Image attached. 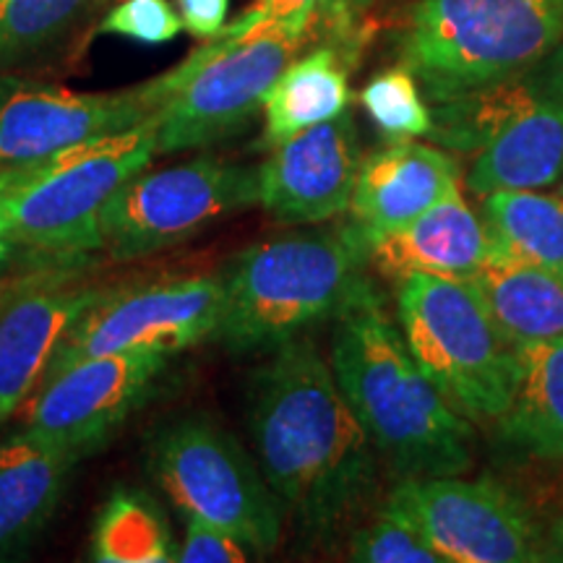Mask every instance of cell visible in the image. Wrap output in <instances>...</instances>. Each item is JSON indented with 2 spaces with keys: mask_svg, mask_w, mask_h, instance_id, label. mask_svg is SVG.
<instances>
[{
  "mask_svg": "<svg viewBox=\"0 0 563 563\" xmlns=\"http://www.w3.org/2000/svg\"><path fill=\"white\" fill-rule=\"evenodd\" d=\"M302 34L243 11L146 91L157 102V157L207 150L249 129L264 108L266 91L306 45Z\"/></svg>",
  "mask_w": 563,
  "mask_h": 563,
  "instance_id": "cell-6",
  "label": "cell"
},
{
  "mask_svg": "<svg viewBox=\"0 0 563 563\" xmlns=\"http://www.w3.org/2000/svg\"><path fill=\"white\" fill-rule=\"evenodd\" d=\"M559 188H561V194H563V173H561V178H559Z\"/></svg>",
  "mask_w": 563,
  "mask_h": 563,
  "instance_id": "cell-34",
  "label": "cell"
},
{
  "mask_svg": "<svg viewBox=\"0 0 563 563\" xmlns=\"http://www.w3.org/2000/svg\"><path fill=\"white\" fill-rule=\"evenodd\" d=\"M183 30L199 40L217 37L228 26L230 0H175Z\"/></svg>",
  "mask_w": 563,
  "mask_h": 563,
  "instance_id": "cell-30",
  "label": "cell"
},
{
  "mask_svg": "<svg viewBox=\"0 0 563 563\" xmlns=\"http://www.w3.org/2000/svg\"><path fill=\"white\" fill-rule=\"evenodd\" d=\"M563 42V0H415L399 63L428 104L509 79Z\"/></svg>",
  "mask_w": 563,
  "mask_h": 563,
  "instance_id": "cell-4",
  "label": "cell"
},
{
  "mask_svg": "<svg viewBox=\"0 0 563 563\" xmlns=\"http://www.w3.org/2000/svg\"><path fill=\"white\" fill-rule=\"evenodd\" d=\"M361 102L384 141H412L428 136L433 125L431 104L405 66L382 70L363 89Z\"/></svg>",
  "mask_w": 563,
  "mask_h": 563,
  "instance_id": "cell-26",
  "label": "cell"
},
{
  "mask_svg": "<svg viewBox=\"0 0 563 563\" xmlns=\"http://www.w3.org/2000/svg\"><path fill=\"white\" fill-rule=\"evenodd\" d=\"M222 306V274H162L157 279L104 287L63 334L42 382L84 357L115 352L178 355L214 340Z\"/></svg>",
  "mask_w": 563,
  "mask_h": 563,
  "instance_id": "cell-11",
  "label": "cell"
},
{
  "mask_svg": "<svg viewBox=\"0 0 563 563\" xmlns=\"http://www.w3.org/2000/svg\"><path fill=\"white\" fill-rule=\"evenodd\" d=\"M110 0H0V68L60 45Z\"/></svg>",
  "mask_w": 563,
  "mask_h": 563,
  "instance_id": "cell-25",
  "label": "cell"
},
{
  "mask_svg": "<svg viewBox=\"0 0 563 563\" xmlns=\"http://www.w3.org/2000/svg\"><path fill=\"white\" fill-rule=\"evenodd\" d=\"M563 173V42L534 63L530 95L475 154L467 173L470 194L483 199L493 191L527 188L543 191Z\"/></svg>",
  "mask_w": 563,
  "mask_h": 563,
  "instance_id": "cell-15",
  "label": "cell"
},
{
  "mask_svg": "<svg viewBox=\"0 0 563 563\" xmlns=\"http://www.w3.org/2000/svg\"><path fill=\"white\" fill-rule=\"evenodd\" d=\"M329 365L386 473L405 481L473 470V422L420 371L371 277L334 316Z\"/></svg>",
  "mask_w": 563,
  "mask_h": 563,
  "instance_id": "cell-2",
  "label": "cell"
},
{
  "mask_svg": "<svg viewBox=\"0 0 563 563\" xmlns=\"http://www.w3.org/2000/svg\"><path fill=\"white\" fill-rule=\"evenodd\" d=\"M347 110L282 141L258 165V203L279 224H323L350 211L363 165Z\"/></svg>",
  "mask_w": 563,
  "mask_h": 563,
  "instance_id": "cell-14",
  "label": "cell"
},
{
  "mask_svg": "<svg viewBox=\"0 0 563 563\" xmlns=\"http://www.w3.org/2000/svg\"><path fill=\"white\" fill-rule=\"evenodd\" d=\"M368 269L384 279L402 282L410 274L473 277L488 253L481 217L470 209L460 183L439 203L391 230H365Z\"/></svg>",
  "mask_w": 563,
  "mask_h": 563,
  "instance_id": "cell-16",
  "label": "cell"
},
{
  "mask_svg": "<svg viewBox=\"0 0 563 563\" xmlns=\"http://www.w3.org/2000/svg\"><path fill=\"white\" fill-rule=\"evenodd\" d=\"M490 428L514 460L563 462V340L517 347L511 399Z\"/></svg>",
  "mask_w": 563,
  "mask_h": 563,
  "instance_id": "cell-20",
  "label": "cell"
},
{
  "mask_svg": "<svg viewBox=\"0 0 563 563\" xmlns=\"http://www.w3.org/2000/svg\"><path fill=\"white\" fill-rule=\"evenodd\" d=\"M347 74L350 68L327 45L287 63L264 97V150L342 115L350 102Z\"/></svg>",
  "mask_w": 563,
  "mask_h": 563,
  "instance_id": "cell-22",
  "label": "cell"
},
{
  "mask_svg": "<svg viewBox=\"0 0 563 563\" xmlns=\"http://www.w3.org/2000/svg\"><path fill=\"white\" fill-rule=\"evenodd\" d=\"M368 277V249L355 220L251 245L224 282L214 340L235 355L272 352L334 319Z\"/></svg>",
  "mask_w": 563,
  "mask_h": 563,
  "instance_id": "cell-3",
  "label": "cell"
},
{
  "mask_svg": "<svg viewBox=\"0 0 563 563\" xmlns=\"http://www.w3.org/2000/svg\"><path fill=\"white\" fill-rule=\"evenodd\" d=\"M473 287L514 347L563 340V277L490 249Z\"/></svg>",
  "mask_w": 563,
  "mask_h": 563,
  "instance_id": "cell-21",
  "label": "cell"
},
{
  "mask_svg": "<svg viewBox=\"0 0 563 563\" xmlns=\"http://www.w3.org/2000/svg\"><path fill=\"white\" fill-rule=\"evenodd\" d=\"M316 3H319V0H256L251 9L264 21L285 26V30L302 34V37L308 40Z\"/></svg>",
  "mask_w": 563,
  "mask_h": 563,
  "instance_id": "cell-31",
  "label": "cell"
},
{
  "mask_svg": "<svg viewBox=\"0 0 563 563\" xmlns=\"http://www.w3.org/2000/svg\"><path fill=\"white\" fill-rule=\"evenodd\" d=\"M97 32L141 45H165L183 32V21L170 0H118L102 16Z\"/></svg>",
  "mask_w": 563,
  "mask_h": 563,
  "instance_id": "cell-28",
  "label": "cell"
},
{
  "mask_svg": "<svg viewBox=\"0 0 563 563\" xmlns=\"http://www.w3.org/2000/svg\"><path fill=\"white\" fill-rule=\"evenodd\" d=\"M104 287H53L11 302L0 313V426L37 389L53 352Z\"/></svg>",
  "mask_w": 563,
  "mask_h": 563,
  "instance_id": "cell-18",
  "label": "cell"
},
{
  "mask_svg": "<svg viewBox=\"0 0 563 563\" xmlns=\"http://www.w3.org/2000/svg\"><path fill=\"white\" fill-rule=\"evenodd\" d=\"M154 157L157 121L152 112L129 131L0 170V228L19 249L45 256H81L102 249L104 209Z\"/></svg>",
  "mask_w": 563,
  "mask_h": 563,
  "instance_id": "cell-5",
  "label": "cell"
},
{
  "mask_svg": "<svg viewBox=\"0 0 563 563\" xmlns=\"http://www.w3.org/2000/svg\"><path fill=\"white\" fill-rule=\"evenodd\" d=\"M173 355L115 352L84 357L45 378L24 405V426L79 454L97 452L154 397Z\"/></svg>",
  "mask_w": 563,
  "mask_h": 563,
  "instance_id": "cell-12",
  "label": "cell"
},
{
  "mask_svg": "<svg viewBox=\"0 0 563 563\" xmlns=\"http://www.w3.org/2000/svg\"><path fill=\"white\" fill-rule=\"evenodd\" d=\"M460 183L449 152L418 141H397L363 159L350 214L365 230H391L415 220Z\"/></svg>",
  "mask_w": 563,
  "mask_h": 563,
  "instance_id": "cell-19",
  "label": "cell"
},
{
  "mask_svg": "<svg viewBox=\"0 0 563 563\" xmlns=\"http://www.w3.org/2000/svg\"><path fill=\"white\" fill-rule=\"evenodd\" d=\"M89 559L97 563L178 561V543L157 498L131 485L112 488L91 522Z\"/></svg>",
  "mask_w": 563,
  "mask_h": 563,
  "instance_id": "cell-23",
  "label": "cell"
},
{
  "mask_svg": "<svg viewBox=\"0 0 563 563\" xmlns=\"http://www.w3.org/2000/svg\"><path fill=\"white\" fill-rule=\"evenodd\" d=\"M481 222L490 249L563 277V199L509 188L483 196Z\"/></svg>",
  "mask_w": 563,
  "mask_h": 563,
  "instance_id": "cell-24",
  "label": "cell"
},
{
  "mask_svg": "<svg viewBox=\"0 0 563 563\" xmlns=\"http://www.w3.org/2000/svg\"><path fill=\"white\" fill-rule=\"evenodd\" d=\"M251 559V548L241 538L186 514V540L178 548L180 563H243Z\"/></svg>",
  "mask_w": 563,
  "mask_h": 563,
  "instance_id": "cell-29",
  "label": "cell"
},
{
  "mask_svg": "<svg viewBox=\"0 0 563 563\" xmlns=\"http://www.w3.org/2000/svg\"><path fill=\"white\" fill-rule=\"evenodd\" d=\"M81 456L26 426L0 441V561L16 559L37 540Z\"/></svg>",
  "mask_w": 563,
  "mask_h": 563,
  "instance_id": "cell-17",
  "label": "cell"
},
{
  "mask_svg": "<svg viewBox=\"0 0 563 563\" xmlns=\"http://www.w3.org/2000/svg\"><path fill=\"white\" fill-rule=\"evenodd\" d=\"M157 102L146 84L125 91H74L0 74V170L30 165L81 141L144 123Z\"/></svg>",
  "mask_w": 563,
  "mask_h": 563,
  "instance_id": "cell-13",
  "label": "cell"
},
{
  "mask_svg": "<svg viewBox=\"0 0 563 563\" xmlns=\"http://www.w3.org/2000/svg\"><path fill=\"white\" fill-rule=\"evenodd\" d=\"M154 483L183 514L241 538L251 553L269 555L285 534V509L243 443L207 415L162 426L146 449Z\"/></svg>",
  "mask_w": 563,
  "mask_h": 563,
  "instance_id": "cell-8",
  "label": "cell"
},
{
  "mask_svg": "<svg viewBox=\"0 0 563 563\" xmlns=\"http://www.w3.org/2000/svg\"><path fill=\"white\" fill-rule=\"evenodd\" d=\"M548 561L563 563V514L548 527Z\"/></svg>",
  "mask_w": 563,
  "mask_h": 563,
  "instance_id": "cell-32",
  "label": "cell"
},
{
  "mask_svg": "<svg viewBox=\"0 0 563 563\" xmlns=\"http://www.w3.org/2000/svg\"><path fill=\"white\" fill-rule=\"evenodd\" d=\"M258 203V165L199 157L141 170L102 214V249L118 262L154 256Z\"/></svg>",
  "mask_w": 563,
  "mask_h": 563,
  "instance_id": "cell-10",
  "label": "cell"
},
{
  "mask_svg": "<svg viewBox=\"0 0 563 563\" xmlns=\"http://www.w3.org/2000/svg\"><path fill=\"white\" fill-rule=\"evenodd\" d=\"M397 321L420 371L473 426H493L511 399L517 347L462 277L397 282Z\"/></svg>",
  "mask_w": 563,
  "mask_h": 563,
  "instance_id": "cell-7",
  "label": "cell"
},
{
  "mask_svg": "<svg viewBox=\"0 0 563 563\" xmlns=\"http://www.w3.org/2000/svg\"><path fill=\"white\" fill-rule=\"evenodd\" d=\"M382 511L402 519L443 563L548 561V530L522 496L496 477H405Z\"/></svg>",
  "mask_w": 563,
  "mask_h": 563,
  "instance_id": "cell-9",
  "label": "cell"
},
{
  "mask_svg": "<svg viewBox=\"0 0 563 563\" xmlns=\"http://www.w3.org/2000/svg\"><path fill=\"white\" fill-rule=\"evenodd\" d=\"M249 382V431L266 483L308 548H340L382 509V460L319 344L300 334Z\"/></svg>",
  "mask_w": 563,
  "mask_h": 563,
  "instance_id": "cell-1",
  "label": "cell"
},
{
  "mask_svg": "<svg viewBox=\"0 0 563 563\" xmlns=\"http://www.w3.org/2000/svg\"><path fill=\"white\" fill-rule=\"evenodd\" d=\"M344 553L357 563H443L410 525L382 509L350 532Z\"/></svg>",
  "mask_w": 563,
  "mask_h": 563,
  "instance_id": "cell-27",
  "label": "cell"
},
{
  "mask_svg": "<svg viewBox=\"0 0 563 563\" xmlns=\"http://www.w3.org/2000/svg\"><path fill=\"white\" fill-rule=\"evenodd\" d=\"M16 251H19V245L11 241L9 232L0 228V277H3V274L11 269L13 256H16Z\"/></svg>",
  "mask_w": 563,
  "mask_h": 563,
  "instance_id": "cell-33",
  "label": "cell"
}]
</instances>
